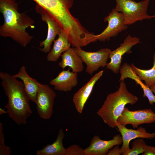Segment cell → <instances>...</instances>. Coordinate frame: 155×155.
Listing matches in <instances>:
<instances>
[{
  "label": "cell",
  "instance_id": "obj_1",
  "mask_svg": "<svg viewBox=\"0 0 155 155\" xmlns=\"http://www.w3.org/2000/svg\"><path fill=\"white\" fill-rule=\"evenodd\" d=\"M15 0H0V11L4 18V23L0 27V35L9 37L25 47L33 36L26 32L29 27H34V20L24 13L18 12Z\"/></svg>",
  "mask_w": 155,
  "mask_h": 155
},
{
  "label": "cell",
  "instance_id": "obj_2",
  "mask_svg": "<svg viewBox=\"0 0 155 155\" xmlns=\"http://www.w3.org/2000/svg\"><path fill=\"white\" fill-rule=\"evenodd\" d=\"M0 78L8 98L5 108L9 117L18 125L26 124L32 112L23 82L9 73L2 71L0 72Z\"/></svg>",
  "mask_w": 155,
  "mask_h": 155
},
{
  "label": "cell",
  "instance_id": "obj_3",
  "mask_svg": "<svg viewBox=\"0 0 155 155\" xmlns=\"http://www.w3.org/2000/svg\"><path fill=\"white\" fill-rule=\"evenodd\" d=\"M138 99L136 96L128 90L124 80L121 81L117 90L108 95L97 114L109 127H116L117 120L125 106L133 104Z\"/></svg>",
  "mask_w": 155,
  "mask_h": 155
},
{
  "label": "cell",
  "instance_id": "obj_4",
  "mask_svg": "<svg viewBox=\"0 0 155 155\" xmlns=\"http://www.w3.org/2000/svg\"><path fill=\"white\" fill-rule=\"evenodd\" d=\"M115 9L123 14L124 24L126 25L133 24L137 21L150 20L154 18L147 13L150 0H144L136 2L133 0H115Z\"/></svg>",
  "mask_w": 155,
  "mask_h": 155
},
{
  "label": "cell",
  "instance_id": "obj_5",
  "mask_svg": "<svg viewBox=\"0 0 155 155\" xmlns=\"http://www.w3.org/2000/svg\"><path fill=\"white\" fill-rule=\"evenodd\" d=\"M33 0L47 11L61 26L67 25L73 19L70 9L74 0Z\"/></svg>",
  "mask_w": 155,
  "mask_h": 155
},
{
  "label": "cell",
  "instance_id": "obj_6",
  "mask_svg": "<svg viewBox=\"0 0 155 155\" xmlns=\"http://www.w3.org/2000/svg\"><path fill=\"white\" fill-rule=\"evenodd\" d=\"M76 52L86 65V71L90 75L100 67H104L111 51L108 48L100 49L95 52L86 51L81 47L75 48Z\"/></svg>",
  "mask_w": 155,
  "mask_h": 155
},
{
  "label": "cell",
  "instance_id": "obj_7",
  "mask_svg": "<svg viewBox=\"0 0 155 155\" xmlns=\"http://www.w3.org/2000/svg\"><path fill=\"white\" fill-rule=\"evenodd\" d=\"M55 92L47 84H40L35 103L39 117L45 120L50 119L53 115Z\"/></svg>",
  "mask_w": 155,
  "mask_h": 155
},
{
  "label": "cell",
  "instance_id": "obj_8",
  "mask_svg": "<svg viewBox=\"0 0 155 155\" xmlns=\"http://www.w3.org/2000/svg\"><path fill=\"white\" fill-rule=\"evenodd\" d=\"M155 122V113L151 109L131 111L125 107L117 123L124 126L130 124L134 128H137L140 125Z\"/></svg>",
  "mask_w": 155,
  "mask_h": 155
},
{
  "label": "cell",
  "instance_id": "obj_9",
  "mask_svg": "<svg viewBox=\"0 0 155 155\" xmlns=\"http://www.w3.org/2000/svg\"><path fill=\"white\" fill-rule=\"evenodd\" d=\"M104 21L108 22L106 28L100 34L95 35L96 41L98 40L104 42L108 41L112 37H114L118 34L126 30L128 26L124 24V16L122 13L113 8L108 16L104 17Z\"/></svg>",
  "mask_w": 155,
  "mask_h": 155
},
{
  "label": "cell",
  "instance_id": "obj_10",
  "mask_svg": "<svg viewBox=\"0 0 155 155\" xmlns=\"http://www.w3.org/2000/svg\"><path fill=\"white\" fill-rule=\"evenodd\" d=\"M35 10L41 15L42 20L47 24L48 27L46 38L40 42V46L43 47L39 49L43 53H49L51 50L52 44L56 36L62 30L55 20L44 8L36 4Z\"/></svg>",
  "mask_w": 155,
  "mask_h": 155
},
{
  "label": "cell",
  "instance_id": "obj_11",
  "mask_svg": "<svg viewBox=\"0 0 155 155\" xmlns=\"http://www.w3.org/2000/svg\"><path fill=\"white\" fill-rule=\"evenodd\" d=\"M139 40L137 37H132L130 35H128L119 47L111 51L109 56L111 61L107 63L106 68L111 70L114 73H118L121 66L122 56L126 53H131V48L140 42Z\"/></svg>",
  "mask_w": 155,
  "mask_h": 155
},
{
  "label": "cell",
  "instance_id": "obj_12",
  "mask_svg": "<svg viewBox=\"0 0 155 155\" xmlns=\"http://www.w3.org/2000/svg\"><path fill=\"white\" fill-rule=\"evenodd\" d=\"M121 134L115 135L112 139L108 140H101L98 135L92 138L89 146L84 149V155H106L109 151L116 145L122 144Z\"/></svg>",
  "mask_w": 155,
  "mask_h": 155
},
{
  "label": "cell",
  "instance_id": "obj_13",
  "mask_svg": "<svg viewBox=\"0 0 155 155\" xmlns=\"http://www.w3.org/2000/svg\"><path fill=\"white\" fill-rule=\"evenodd\" d=\"M116 127L121 135L123 143L120 149L123 155H127L130 148L129 144L131 140L141 138L151 139L155 138V132H148L146 129L142 127L137 129H129L125 126L117 123Z\"/></svg>",
  "mask_w": 155,
  "mask_h": 155
},
{
  "label": "cell",
  "instance_id": "obj_14",
  "mask_svg": "<svg viewBox=\"0 0 155 155\" xmlns=\"http://www.w3.org/2000/svg\"><path fill=\"white\" fill-rule=\"evenodd\" d=\"M103 71L96 73L82 87L75 93L73 98V101L77 111L82 113L88 99L91 94L96 82L103 75Z\"/></svg>",
  "mask_w": 155,
  "mask_h": 155
},
{
  "label": "cell",
  "instance_id": "obj_15",
  "mask_svg": "<svg viewBox=\"0 0 155 155\" xmlns=\"http://www.w3.org/2000/svg\"><path fill=\"white\" fill-rule=\"evenodd\" d=\"M70 69L63 70L55 78L51 80L50 84L53 86L55 90L68 92L78 85L77 73L70 71Z\"/></svg>",
  "mask_w": 155,
  "mask_h": 155
},
{
  "label": "cell",
  "instance_id": "obj_16",
  "mask_svg": "<svg viewBox=\"0 0 155 155\" xmlns=\"http://www.w3.org/2000/svg\"><path fill=\"white\" fill-rule=\"evenodd\" d=\"M61 57V59L58 65L63 69L69 67L72 72L76 73L83 70V62L77 53L75 47H70L63 53Z\"/></svg>",
  "mask_w": 155,
  "mask_h": 155
},
{
  "label": "cell",
  "instance_id": "obj_17",
  "mask_svg": "<svg viewBox=\"0 0 155 155\" xmlns=\"http://www.w3.org/2000/svg\"><path fill=\"white\" fill-rule=\"evenodd\" d=\"M13 76L17 78L20 79L22 80L30 100L35 103L40 83L28 75L26 67L24 66L21 67L18 72Z\"/></svg>",
  "mask_w": 155,
  "mask_h": 155
},
{
  "label": "cell",
  "instance_id": "obj_18",
  "mask_svg": "<svg viewBox=\"0 0 155 155\" xmlns=\"http://www.w3.org/2000/svg\"><path fill=\"white\" fill-rule=\"evenodd\" d=\"M57 38L54 41L52 49L49 52L46 60L48 61L56 62L64 52L70 48L71 44L66 32L61 30Z\"/></svg>",
  "mask_w": 155,
  "mask_h": 155
},
{
  "label": "cell",
  "instance_id": "obj_19",
  "mask_svg": "<svg viewBox=\"0 0 155 155\" xmlns=\"http://www.w3.org/2000/svg\"><path fill=\"white\" fill-rule=\"evenodd\" d=\"M64 133L63 129H59L56 140L51 144L46 145L41 149L38 150L37 155H65L66 148L63 146V141Z\"/></svg>",
  "mask_w": 155,
  "mask_h": 155
},
{
  "label": "cell",
  "instance_id": "obj_20",
  "mask_svg": "<svg viewBox=\"0 0 155 155\" xmlns=\"http://www.w3.org/2000/svg\"><path fill=\"white\" fill-rule=\"evenodd\" d=\"M119 72L121 76L119 81L124 80L125 79L127 78L134 80L143 89V97H147L152 93L150 87L143 83L142 80L134 72L131 65L127 63H123L121 67Z\"/></svg>",
  "mask_w": 155,
  "mask_h": 155
},
{
  "label": "cell",
  "instance_id": "obj_21",
  "mask_svg": "<svg viewBox=\"0 0 155 155\" xmlns=\"http://www.w3.org/2000/svg\"><path fill=\"white\" fill-rule=\"evenodd\" d=\"M153 65L148 70L141 69L136 67L133 64L131 66L134 72L145 84L149 87L155 83V53L153 56Z\"/></svg>",
  "mask_w": 155,
  "mask_h": 155
},
{
  "label": "cell",
  "instance_id": "obj_22",
  "mask_svg": "<svg viewBox=\"0 0 155 155\" xmlns=\"http://www.w3.org/2000/svg\"><path fill=\"white\" fill-rule=\"evenodd\" d=\"M147 145L143 138L135 139L132 143V148L130 149L127 155H138L145 152Z\"/></svg>",
  "mask_w": 155,
  "mask_h": 155
},
{
  "label": "cell",
  "instance_id": "obj_23",
  "mask_svg": "<svg viewBox=\"0 0 155 155\" xmlns=\"http://www.w3.org/2000/svg\"><path fill=\"white\" fill-rule=\"evenodd\" d=\"M11 152L10 147L5 145L3 124L0 122V155H10Z\"/></svg>",
  "mask_w": 155,
  "mask_h": 155
},
{
  "label": "cell",
  "instance_id": "obj_24",
  "mask_svg": "<svg viewBox=\"0 0 155 155\" xmlns=\"http://www.w3.org/2000/svg\"><path fill=\"white\" fill-rule=\"evenodd\" d=\"M84 149L77 145L70 146L66 148L65 155H84Z\"/></svg>",
  "mask_w": 155,
  "mask_h": 155
},
{
  "label": "cell",
  "instance_id": "obj_25",
  "mask_svg": "<svg viewBox=\"0 0 155 155\" xmlns=\"http://www.w3.org/2000/svg\"><path fill=\"white\" fill-rule=\"evenodd\" d=\"M122 154L119 145H116L111 149L108 152L107 155H120Z\"/></svg>",
  "mask_w": 155,
  "mask_h": 155
},
{
  "label": "cell",
  "instance_id": "obj_26",
  "mask_svg": "<svg viewBox=\"0 0 155 155\" xmlns=\"http://www.w3.org/2000/svg\"><path fill=\"white\" fill-rule=\"evenodd\" d=\"M142 155H155V147L147 145Z\"/></svg>",
  "mask_w": 155,
  "mask_h": 155
},
{
  "label": "cell",
  "instance_id": "obj_27",
  "mask_svg": "<svg viewBox=\"0 0 155 155\" xmlns=\"http://www.w3.org/2000/svg\"><path fill=\"white\" fill-rule=\"evenodd\" d=\"M149 87L152 92L154 93L155 95V83L151 85Z\"/></svg>",
  "mask_w": 155,
  "mask_h": 155
},
{
  "label": "cell",
  "instance_id": "obj_28",
  "mask_svg": "<svg viewBox=\"0 0 155 155\" xmlns=\"http://www.w3.org/2000/svg\"><path fill=\"white\" fill-rule=\"evenodd\" d=\"M7 113V111H5L4 109L0 108V115H1Z\"/></svg>",
  "mask_w": 155,
  "mask_h": 155
},
{
  "label": "cell",
  "instance_id": "obj_29",
  "mask_svg": "<svg viewBox=\"0 0 155 155\" xmlns=\"http://www.w3.org/2000/svg\"><path fill=\"white\" fill-rule=\"evenodd\" d=\"M153 16H154V18H155V14H154V15H153Z\"/></svg>",
  "mask_w": 155,
  "mask_h": 155
}]
</instances>
